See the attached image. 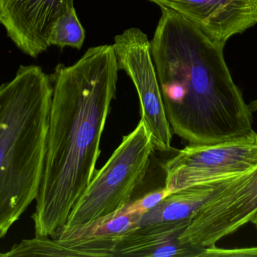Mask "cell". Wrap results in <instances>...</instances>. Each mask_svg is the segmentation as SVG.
<instances>
[{"label":"cell","mask_w":257,"mask_h":257,"mask_svg":"<svg viewBox=\"0 0 257 257\" xmlns=\"http://www.w3.org/2000/svg\"><path fill=\"white\" fill-rule=\"evenodd\" d=\"M0 256H3V254H1V253H0Z\"/></svg>","instance_id":"cell-18"},{"label":"cell","mask_w":257,"mask_h":257,"mask_svg":"<svg viewBox=\"0 0 257 257\" xmlns=\"http://www.w3.org/2000/svg\"><path fill=\"white\" fill-rule=\"evenodd\" d=\"M74 0H0V24L14 43L36 57L48 49L53 29Z\"/></svg>","instance_id":"cell-8"},{"label":"cell","mask_w":257,"mask_h":257,"mask_svg":"<svg viewBox=\"0 0 257 257\" xmlns=\"http://www.w3.org/2000/svg\"><path fill=\"white\" fill-rule=\"evenodd\" d=\"M161 9L151 52L172 133L190 145L248 135L253 113L226 65L224 45L177 12Z\"/></svg>","instance_id":"cell-2"},{"label":"cell","mask_w":257,"mask_h":257,"mask_svg":"<svg viewBox=\"0 0 257 257\" xmlns=\"http://www.w3.org/2000/svg\"><path fill=\"white\" fill-rule=\"evenodd\" d=\"M113 47L119 69L127 73L137 91L141 120L151 134L155 149L169 152L173 133L165 112L148 36L140 29H127L114 37Z\"/></svg>","instance_id":"cell-7"},{"label":"cell","mask_w":257,"mask_h":257,"mask_svg":"<svg viewBox=\"0 0 257 257\" xmlns=\"http://www.w3.org/2000/svg\"><path fill=\"white\" fill-rule=\"evenodd\" d=\"M234 179L217 184L195 186L171 193L159 205L143 214L139 226L190 221L205 202Z\"/></svg>","instance_id":"cell-11"},{"label":"cell","mask_w":257,"mask_h":257,"mask_svg":"<svg viewBox=\"0 0 257 257\" xmlns=\"http://www.w3.org/2000/svg\"><path fill=\"white\" fill-rule=\"evenodd\" d=\"M253 257L257 256V246L240 248H220L217 246L204 250L202 257Z\"/></svg>","instance_id":"cell-16"},{"label":"cell","mask_w":257,"mask_h":257,"mask_svg":"<svg viewBox=\"0 0 257 257\" xmlns=\"http://www.w3.org/2000/svg\"><path fill=\"white\" fill-rule=\"evenodd\" d=\"M256 216L257 164L205 202L178 239L183 245L203 253L205 248L216 246L225 237L251 223Z\"/></svg>","instance_id":"cell-6"},{"label":"cell","mask_w":257,"mask_h":257,"mask_svg":"<svg viewBox=\"0 0 257 257\" xmlns=\"http://www.w3.org/2000/svg\"><path fill=\"white\" fill-rule=\"evenodd\" d=\"M170 194V192L166 187H160L151 193H147L142 197L133 199L123 210L126 212H140L145 214L159 205L165 198Z\"/></svg>","instance_id":"cell-15"},{"label":"cell","mask_w":257,"mask_h":257,"mask_svg":"<svg viewBox=\"0 0 257 257\" xmlns=\"http://www.w3.org/2000/svg\"><path fill=\"white\" fill-rule=\"evenodd\" d=\"M251 223L254 225L255 227H256L257 229V216L254 219H253V221H252Z\"/></svg>","instance_id":"cell-17"},{"label":"cell","mask_w":257,"mask_h":257,"mask_svg":"<svg viewBox=\"0 0 257 257\" xmlns=\"http://www.w3.org/2000/svg\"><path fill=\"white\" fill-rule=\"evenodd\" d=\"M154 149L151 134L140 120L132 132L123 136L105 165L96 170L63 227L93 221L128 205L145 181Z\"/></svg>","instance_id":"cell-4"},{"label":"cell","mask_w":257,"mask_h":257,"mask_svg":"<svg viewBox=\"0 0 257 257\" xmlns=\"http://www.w3.org/2000/svg\"><path fill=\"white\" fill-rule=\"evenodd\" d=\"M118 70L113 45L89 48L75 64L56 67L45 166L33 215L36 236L51 237L64 226L94 176Z\"/></svg>","instance_id":"cell-1"},{"label":"cell","mask_w":257,"mask_h":257,"mask_svg":"<svg viewBox=\"0 0 257 257\" xmlns=\"http://www.w3.org/2000/svg\"><path fill=\"white\" fill-rule=\"evenodd\" d=\"M143 214L126 212L122 208L75 227L63 226L51 238L81 256L114 257L122 238L139 226Z\"/></svg>","instance_id":"cell-10"},{"label":"cell","mask_w":257,"mask_h":257,"mask_svg":"<svg viewBox=\"0 0 257 257\" xmlns=\"http://www.w3.org/2000/svg\"><path fill=\"white\" fill-rule=\"evenodd\" d=\"M149 1L179 14L213 42L224 46L232 36L257 24V0Z\"/></svg>","instance_id":"cell-9"},{"label":"cell","mask_w":257,"mask_h":257,"mask_svg":"<svg viewBox=\"0 0 257 257\" xmlns=\"http://www.w3.org/2000/svg\"><path fill=\"white\" fill-rule=\"evenodd\" d=\"M190 221L139 226L126 234L116 248L114 257H147L154 247L174 236H180Z\"/></svg>","instance_id":"cell-12"},{"label":"cell","mask_w":257,"mask_h":257,"mask_svg":"<svg viewBox=\"0 0 257 257\" xmlns=\"http://www.w3.org/2000/svg\"><path fill=\"white\" fill-rule=\"evenodd\" d=\"M81 256L79 253L61 245L48 237H37L30 240H23L14 246L10 251L3 253V256Z\"/></svg>","instance_id":"cell-14"},{"label":"cell","mask_w":257,"mask_h":257,"mask_svg":"<svg viewBox=\"0 0 257 257\" xmlns=\"http://www.w3.org/2000/svg\"><path fill=\"white\" fill-rule=\"evenodd\" d=\"M84 39L85 31L84 27L77 16L75 7H72L62 15L56 23L50 36L49 43L60 48L70 46L80 49L84 43Z\"/></svg>","instance_id":"cell-13"},{"label":"cell","mask_w":257,"mask_h":257,"mask_svg":"<svg viewBox=\"0 0 257 257\" xmlns=\"http://www.w3.org/2000/svg\"><path fill=\"white\" fill-rule=\"evenodd\" d=\"M257 164V133L225 143L190 145L168 160L164 187L170 192L234 179Z\"/></svg>","instance_id":"cell-5"},{"label":"cell","mask_w":257,"mask_h":257,"mask_svg":"<svg viewBox=\"0 0 257 257\" xmlns=\"http://www.w3.org/2000/svg\"><path fill=\"white\" fill-rule=\"evenodd\" d=\"M39 66L0 86V239L36 200L43 175L53 95Z\"/></svg>","instance_id":"cell-3"}]
</instances>
